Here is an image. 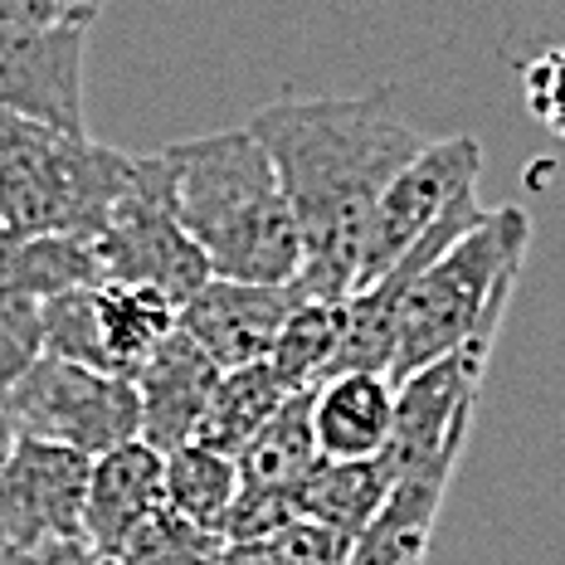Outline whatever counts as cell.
I'll return each instance as SVG.
<instances>
[{"label":"cell","instance_id":"obj_1","mask_svg":"<svg viewBox=\"0 0 565 565\" xmlns=\"http://www.w3.org/2000/svg\"><path fill=\"white\" fill-rule=\"evenodd\" d=\"M244 127L274 157L298 215L302 288L312 298L347 302L361 288L381 195L419 157L424 137L391 108L385 93L278 98Z\"/></svg>","mask_w":565,"mask_h":565},{"label":"cell","instance_id":"obj_2","mask_svg":"<svg viewBox=\"0 0 565 565\" xmlns=\"http://www.w3.org/2000/svg\"><path fill=\"white\" fill-rule=\"evenodd\" d=\"M175 215L205 254L210 274L234 282H298L302 234L282 175L249 127L167 147Z\"/></svg>","mask_w":565,"mask_h":565},{"label":"cell","instance_id":"obj_3","mask_svg":"<svg viewBox=\"0 0 565 565\" xmlns=\"http://www.w3.org/2000/svg\"><path fill=\"white\" fill-rule=\"evenodd\" d=\"M532 244L526 210L502 205L488 210L468 234L434 258L409 282L405 308H399V341L391 381H405L458 347H492L498 327L508 322L512 288L522 278V258Z\"/></svg>","mask_w":565,"mask_h":565},{"label":"cell","instance_id":"obj_4","mask_svg":"<svg viewBox=\"0 0 565 565\" xmlns=\"http://www.w3.org/2000/svg\"><path fill=\"white\" fill-rule=\"evenodd\" d=\"M137 157L88 132L0 113V225L20 234L103 239L117 200L127 195Z\"/></svg>","mask_w":565,"mask_h":565},{"label":"cell","instance_id":"obj_5","mask_svg":"<svg viewBox=\"0 0 565 565\" xmlns=\"http://www.w3.org/2000/svg\"><path fill=\"white\" fill-rule=\"evenodd\" d=\"M103 264V282H122V288H151L167 302L185 308L210 278V264L191 239V230L175 215V181L167 151L157 157H137L132 185L117 200L103 239H93Z\"/></svg>","mask_w":565,"mask_h":565},{"label":"cell","instance_id":"obj_6","mask_svg":"<svg viewBox=\"0 0 565 565\" xmlns=\"http://www.w3.org/2000/svg\"><path fill=\"white\" fill-rule=\"evenodd\" d=\"M10 434L98 458L127 439H141L137 385L127 375L93 371L44 351L10 391Z\"/></svg>","mask_w":565,"mask_h":565},{"label":"cell","instance_id":"obj_7","mask_svg":"<svg viewBox=\"0 0 565 565\" xmlns=\"http://www.w3.org/2000/svg\"><path fill=\"white\" fill-rule=\"evenodd\" d=\"M478 171H482V147L473 137L424 141L419 157L409 161L391 181V191L381 195L371 244H366V268H361V288H371L381 274H391L424 234L449 225L463 210H473L478 205V191H473Z\"/></svg>","mask_w":565,"mask_h":565},{"label":"cell","instance_id":"obj_8","mask_svg":"<svg viewBox=\"0 0 565 565\" xmlns=\"http://www.w3.org/2000/svg\"><path fill=\"white\" fill-rule=\"evenodd\" d=\"M93 458L64 444L15 439L0 458V551H50L84 541Z\"/></svg>","mask_w":565,"mask_h":565},{"label":"cell","instance_id":"obj_9","mask_svg":"<svg viewBox=\"0 0 565 565\" xmlns=\"http://www.w3.org/2000/svg\"><path fill=\"white\" fill-rule=\"evenodd\" d=\"M488 356H492V347L473 341V347H458L449 356L434 361V366L395 381V439L385 449L395 478L409 473V468L458 463L463 458Z\"/></svg>","mask_w":565,"mask_h":565},{"label":"cell","instance_id":"obj_10","mask_svg":"<svg viewBox=\"0 0 565 565\" xmlns=\"http://www.w3.org/2000/svg\"><path fill=\"white\" fill-rule=\"evenodd\" d=\"M84 44L88 25H0V113L88 132L84 127Z\"/></svg>","mask_w":565,"mask_h":565},{"label":"cell","instance_id":"obj_11","mask_svg":"<svg viewBox=\"0 0 565 565\" xmlns=\"http://www.w3.org/2000/svg\"><path fill=\"white\" fill-rule=\"evenodd\" d=\"M312 292L298 282H234V278H210L181 308V332L195 337L210 351L220 371L268 361L274 341L292 312L308 302Z\"/></svg>","mask_w":565,"mask_h":565},{"label":"cell","instance_id":"obj_12","mask_svg":"<svg viewBox=\"0 0 565 565\" xmlns=\"http://www.w3.org/2000/svg\"><path fill=\"white\" fill-rule=\"evenodd\" d=\"M220 375L225 371L210 361V351L175 327L157 347V356L132 375L141 399V439L157 454H175L181 444H191Z\"/></svg>","mask_w":565,"mask_h":565},{"label":"cell","instance_id":"obj_13","mask_svg":"<svg viewBox=\"0 0 565 565\" xmlns=\"http://www.w3.org/2000/svg\"><path fill=\"white\" fill-rule=\"evenodd\" d=\"M161 508H167V454H157L147 439H127L93 458L84 508L88 546L117 556L127 546V536L141 522H151Z\"/></svg>","mask_w":565,"mask_h":565},{"label":"cell","instance_id":"obj_14","mask_svg":"<svg viewBox=\"0 0 565 565\" xmlns=\"http://www.w3.org/2000/svg\"><path fill=\"white\" fill-rule=\"evenodd\" d=\"M454 468L458 463H429V468L399 473L391 488V502H385L366 532L351 541L341 565H424L429 561L434 522H439Z\"/></svg>","mask_w":565,"mask_h":565},{"label":"cell","instance_id":"obj_15","mask_svg":"<svg viewBox=\"0 0 565 565\" xmlns=\"http://www.w3.org/2000/svg\"><path fill=\"white\" fill-rule=\"evenodd\" d=\"M312 429L322 458H381L395 439V381L375 371H347L317 385Z\"/></svg>","mask_w":565,"mask_h":565},{"label":"cell","instance_id":"obj_16","mask_svg":"<svg viewBox=\"0 0 565 565\" xmlns=\"http://www.w3.org/2000/svg\"><path fill=\"white\" fill-rule=\"evenodd\" d=\"M395 488V468L391 458H322L312 468V478L298 488L302 516L332 526L337 536L356 541L366 526L381 516V508L391 502Z\"/></svg>","mask_w":565,"mask_h":565},{"label":"cell","instance_id":"obj_17","mask_svg":"<svg viewBox=\"0 0 565 565\" xmlns=\"http://www.w3.org/2000/svg\"><path fill=\"white\" fill-rule=\"evenodd\" d=\"M103 264L88 239L68 234H20L0 225V288L30 292V298H58L74 288H98Z\"/></svg>","mask_w":565,"mask_h":565},{"label":"cell","instance_id":"obj_18","mask_svg":"<svg viewBox=\"0 0 565 565\" xmlns=\"http://www.w3.org/2000/svg\"><path fill=\"white\" fill-rule=\"evenodd\" d=\"M98 327H103V356L113 375H132L157 356V347L181 327V308L151 288H122V282H98Z\"/></svg>","mask_w":565,"mask_h":565},{"label":"cell","instance_id":"obj_19","mask_svg":"<svg viewBox=\"0 0 565 565\" xmlns=\"http://www.w3.org/2000/svg\"><path fill=\"white\" fill-rule=\"evenodd\" d=\"M312 399L317 391H298L278 405V415L244 444L239 463V482L254 488H302L312 478V468L322 463V444L312 429Z\"/></svg>","mask_w":565,"mask_h":565},{"label":"cell","instance_id":"obj_20","mask_svg":"<svg viewBox=\"0 0 565 565\" xmlns=\"http://www.w3.org/2000/svg\"><path fill=\"white\" fill-rule=\"evenodd\" d=\"M292 391L278 381V371L268 366V361H249V366L225 371L220 375V385H215V395H210V405H205V419H200V429H195V444L239 458L244 444H249L254 434L278 415V405Z\"/></svg>","mask_w":565,"mask_h":565},{"label":"cell","instance_id":"obj_21","mask_svg":"<svg viewBox=\"0 0 565 565\" xmlns=\"http://www.w3.org/2000/svg\"><path fill=\"white\" fill-rule=\"evenodd\" d=\"M234 498H239V463L230 454H215L195 439L167 454V508L175 516L225 536Z\"/></svg>","mask_w":565,"mask_h":565},{"label":"cell","instance_id":"obj_22","mask_svg":"<svg viewBox=\"0 0 565 565\" xmlns=\"http://www.w3.org/2000/svg\"><path fill=\"white\" fill-rule=\"evenodd\" d=\"M341 327H347V302H327V298H308L282 322L274 351H268V366L278 371V381L292 395L317 391L327 381L341 347Z\"/></svg>","mask_w":565,"mask_h":565},{"label":"cell","instance_id":"obj_23","mask_svg":"<svg viewBox=\"0 0 565 565\" xmlns=\"http://www.w3.org/2000/svg\"><path fill=\"white\" fill-rule=\"evenodd\" d=\"M230 541L220 532H205V526L185 522L171 508H161L151 522H141L127 546L117 551L122 565H220Z\"/></svg>","mask_w":565,"mask_h":565},{"label":"cell","instance_id":"obj_24","mask_svg":"<svg viewBox=\"0 0 565 565\" xmlns=\"http://www.w3.org/2000/svg\"><path fill=\"white\" fill-rule=\"evenodd\" d=\"M40 356H44V302L30 298V292L0 288V444H15V434H10V391Z\"/></svg>","mask_w":565,"mask_h":565},{"label":"cell","instance_id":"obj_25","mask_svg":"<svg viewBox=\"0 0 565 565\" xmlns=\"http://www.w3.org/2000/svg\"><path fill=\"white\" fill-rule=\"evenodd\" d=\"M44 351L78 361V366L108 371L103 327H98V288H74L58 292V298H44Z\"/></svg>","mask_w":565,"mask_h":565},{"label":"cell","instance_id":"obj_26","mask_svg":"<svg viewBox=\"0 0 565 565\" xmlns=\"http://www.w3.org/2000/svg\"><path fill=\"white\" fill-rule=\"evenodd\" d=\"M292 522H302L298 488H254V482H239V498H234L230 522H225V541H274Z\"/></svg>","mask_w":565,"mask_h":565},{"label":"cell","instance_id":"obj_27","mask_svg":"<svg viewBox=\"0 0 565 565\" xmlns=\"http://www.w3.org/2000/svg\"><path fill=\"white\" fill-rule=\"evenodd\" d=\"M522 98L536 122L565 137V50H541L522 68Z\"/></svg>","mask_w":565,"mask_h":565},{"label":"cell","instance_id":"obj_28","mask_svg":"<svg viewBox=\"0 0 565 565\" xmlns=\"http://www.w3.org/2000/svg\"><path fill=\"white\" fill-rule=\"evenodd\" d=\"M274 551H278V565H341L351 551V541L337 536L332 526L302 516V522L282 526L274 536Z\"/></svg>","mask_w":565,"mask_h":565},{"label":"cell","instance_id":"obj_29","mask_svg":"<svg viewBox=\"0 0 565 565\" xmlns=\"http://www.w3.org/2000/svg\"><path fill=\"white\" fill-rule=\"evenodd\" d=\"M108 0H0V25H30V30H54V25H93Z\"/></svg>","mask_w":565,"mask_h":565},{"label":"cell","instance_id":"obj_30","mask_svg":"<svg viewBox=\"0 0 565 565\" xmlns=\"http://www.w3.org/2000/svg\"><path fill=\"white\" fill-rule=\"evenodd\" d=\"M220 565H278L274 541H230Z\"/></svg>","mask_w":565,"mask_h":565},{"label":"cell","instance_id":"obj_31","mask_svg":"<svg viewBox=\"0 0 565 565\" xmlns=\"http://www.w3.org/2000/svg\"><path fill=\"white\" fill-rule=\"evenodd\" d=\"M68 546H50V551H0V565H58Z\"/></svg>","mask_w":565,"mask_h":565},{"label":"cell","instance_id":"obj_32","mask_svg":"<svg viewBox=\"0 0 565 565\" xmlns=\"http://www.w3.org/2000/svg\"><path fill=\"white\" fill-rule=\"evenodd\" d=\"M58 565H122V561L108 556V551H98V546H88V541H78V546L64 551V561Z\"/></svg>","mask_w":565,"mask_h":565},{"label":"cell","instance_id":"obj_33","mask_svg":"<svg viewBox=\"0 0 565 565\" xmlns=\"http://www.w3.org/2000/svg\"><path fill=\"white\" fill-rule=\"evenodd\" d=\"M6 449H10V444H0V458H6Z\"/></svg>","mask_w":565,"mask_h":565}]
</instances>
